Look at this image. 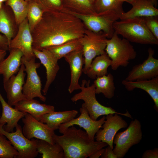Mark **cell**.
Instances as JSON below:
<instances>
[{
    "label": "cell",
    "instance_id": "4316f807",
    "mask_svg": "<svg viewBox=\"0 0 158 158\" xmlns=\"http://www.w3.org/2000/svg\"><path fill=\"white\" fill-rule=\"evenodd\" d=\"M114 80V76L111 73L95 79L93 83L96 94L102 93L106 98H112L114 96L115 90Z\"/></svg>",
    "mask_w": 158,
    "mask_h": 158
},
{
    "label": "cell",
    "instance_id": "277c9868",
    "mask_svg": "<svg viewBox=\"0 0 158 158\" xmlns=\"http://www.w3.org/2000/svg\"><path fill=\"white\" fill-rule=\"evenodd\" d=\"M90 80H83L82 82L81 91L74 95L71 98V101L75 102L79 100L83 101V103L87 109L90 118L96 120L100 116L110 114H117L132 118L131 116L126 110V112L122 113L117 112L111 107L104 106L100 104L96 97L95 87L93 83L90 85Z\"/></svg>",
    "mask_w": 158,
    "mask_h": 158
},
{
    "label": "cell",
    "instance_id": "60d3db41",
    "mask_svg": "<svg viewBox=\"0 0 158 158\" xmlns=\"http://www.w3.org/2000/svg\"><path fill=\"white\" fill-rule=\"evenodd\" d=\"M6 51L3 50H0V62L4 59L6 54Z\"/></svg>",
    "mask_w": 158,
    "mask_h": 158
},
{
    "label": "cell",
    "instance_id": "7c38bea8",
    "mask_svg": "<svg viewBox=\"0 0 158 158\" xmlns=\"http://www.w3.org/2000/svg\"><path fill=\"white\" fill-rule=\"evenodd\" d=\"M117 114H110L105 116L101 128L96 134V141L107 143L112 149L114 137L117 132L128 126L127 122Z\"/></svg>",
    "mask_w": 158,
    "mask_h": 158
},
{
    "label": "cell",
    "instance_id": "7a4b0ae2",
    "mask_svg": "<svg viewBox=\"0 0 158 158\" xmlns=\"http://www.w3.org/2000/svg\"><path fill=\"white\" fill-rule=\"evenodd\" d=\"M61 135L55 134L53 139L55 143L62 147L64 158H86L97 150L107 146V143L91 140L86 131L74 126L68 128Z\"/></svg>",
    "mask_w": 158,
    "mask_h": 158
},
{
    "label": "cell",
    "instance_id": "f1b7e54d",
    "mask_svg": "<svg viewBox=\"0 0 158 158\" xmlns=\"http://www.w3.org/2000/svg\"><path fill=\"white\" fill-rule=\"evenodd\" d=\"M37 148L38 152L42 154V158H64L62 147L56 143L53 145L44 140L38 139Z\"/></svg>",
    "mask_w": 158,
    "mask_h": 158
},
{
    "label": "cell",
    "instance_id": "1f68e13d",
    "mask_svg": "<svg viewBox=\"0 0 158 158\" xmlns=\"http://www.w3.org/2000/svg\"><path fill=\"white\" fill-rule=\"evenodd\" d=\"M5 4L12 9L18 25L27 18L28 2L25 0H7Z\"/></svg>",
    "mask_w": 158,
    "mask_h": 158
},
{
    "label": "cell",
    "instance_id": "8fae6325",
    "mask_svg": "<svg viewBox=\"0 0 158 158\" xmlns=\"http://www.w3.org/2000/svg\"><path fill=\"white\" fill-rule=\"evenodd\" d=\"M24 124L22 128L24 135L28 139L35 138L44 140L54 145L53 136L54 131L46 124L39 121L30 114L27 113L22 118Z\"/></svg>",
    "mask_w": 158,
    "mask_h": 158
},
{
    "label": "cell",
    "instance_id": "c3c4849f",
    "mask_svg": "<svg viewBox=\"0 0 158 158\" xmlns=\"http://www.w3.org/2000/svg\"><path fill=\"white\" fill-rule=\"evenodd\" d=\"M1 115L0 114V117H1Z\"/></svg>",
    "mask_w": 158,
    "mask_h": 158
},
{
    "label": "cell",
    "instance_id": "b9f144b4",
    "mask_svg": "<svg viewBox=\"0 0 158 158\" xmlns=\"http://www.w3.org/2000/svg\"><path fill=\"white\" fill-rule=\"evenodd\" d=\"M123 2L125 1L131 4L132 5L134 4L136 0H121Z\"/></svg>",
    "mask_w": 158,
    "mask_h": 158
},
{
    "label": "cell",
    "instance_id": "83f0119b",
    "mask_svg": "<svg viewBox=\"0 0 158 158\" xmlns=\"http://www.w3.org/2000/svg\"><path fill=\"white\" fill-rule=\"evenodd\" d=\"M63 10L84 15H94L93 4L88 0H61Z\"/></svg>",
    "mask_w": 158,
    "mask_h": 158
},
{
    "label": "cell",
    "instance_id": "603a6c76",
    "mask_svg": "<svg viewBox=\"0 0 158 158\" xmlns=\"http://www.w3.org/2000/svg\"><path fill=\"white\" fill-rule=\"evenodd\" d=\"M132 8L121 16L120 20L158 16V9L151 0H136Z\"/></svg>",
    "mask_w": 158,
    "mask_h": 158
},
{
    "label": "cell",
    "instance_id": "d6986e66",
    "mask_svg": "<svg viewBox=\"0 0 158 158\" xmlns=\"http://www.w3.org/2000/svg\"><path fill=\"white\" fill-rule=\"evenodd\" d=\"M0 102L2 107L0 124L4 125L3 128L6 131L13 132L19 121L27 113L19 111L8 104L3 97L0 91Z\"/></svg>",
    "mask_w": 158,
    "mask_h": 158
},
{
    "label": "cell",
    "instance_id": "30bf717a",
    "mask_svg": "<svg viewBox=\"0 0 158 158\" xmlns=\"http://www.w3.org/2000/svg\"><path fill=\"white\" fill-rule=\"evenodd\" d=\"M35 58L30 61L26 60L23 56L21 58V62L25 66V71L27 75L22 92L26 99H32L37 97L41 101L45 102L46 98L42 94V84L37 71L40 67L41 63L36 62Z\"/></svg>",
    "mask_w": 158,
    "mask_h": 158
},
{
    "label": "cell",
    "instance_id": "f6af8a7d",
    "mask_svg": "<svg viewBox=\"0 0 158 158\" xmlns=\"http://www.w3.org/2000/svg\"><path fill=\"white\" fill-rule=\"evenodd\" d=\"M7 0H0V2L3 3V2H5Z\"/></svg>",
    "mask_w": 158,
    "mask_h": 158
},
{
    "label": "cell",
    "instance_id": "d6a6232c",
    "mask_svg": "<svg viewBox=\"0 0 158 158\" xmlns=\"http://www.w3.org/2000/svg\"><path fill=\"white\" fill-rule=\"evenodd\" d=\"M28 2L27 18L31 32L35 25L40 20L44 12L32 0H30Z\"/></svg>",
    "mask_w": 158,
    "mask_h": 158
},
{
    "label": "cell",
    "instance_id": "bcb514c9",
    "mask_svg": "<svg viewBox=\"0 0 158 158\" xmlns=\"http://www.w3.org/2000/svg\"><path fill=\"white\" fill-rule=\"evenodd\" d=\"M3 4V3H1L0 2V9H1V8L2 7Z\"/></svg>",
    "mask_w": 158,
    "mask_h": 158
},
{
    "label": "cell",
    "instance_id": "4fadbf2b",
    "mask_svg": "<svg viewBox=\"0 0 158 158\" xmlns=\"http://www.w3.org/2000/svg\"><path fill=\"white\" fill-rule=\"evenodd\" d=\"M148 57L142 63L135 65L124 79L128 81L149 80L158 76V59L154 57V50H148Z\"/></svg>",
    "mask_w": 158,
    "mask_h": 158
},
{
    "label": "cell",
    "instance_id": "d4e9b609",
    "mask_svg": "<svg viewBox=\"0 0 158 158\" xmlns=\"http://www.w3.org/2000/svg\"><path fill=\"white\" fill-rule=\"evenodd\" d=\"M78 113V111L76 110L58 112L54 111L43 115L40 121L54 131L58 129L61 125L67 123L74 118Z\"/></svg>",
    "mask_w": 158,
    "mask_h": 158
},
{
    "label": "cell",
    "instance_id": "2e32d148",
    "mask_svg": "<svg viewBox=\"0 0 158 158\" xmlns=\"http://www.w3.org/2000/svg\"><path fill=\"white\" fill-rule=\"evenodd\" d=\"M25 68L24 65L22 63L17 74L13 75L3 83L7 102L11 106H14L19 102L26 99L22 92L26 74L25 72Z\"/></svg>",
    "mask_w": 158,
    "mask_h": 158
},
{
    "label": "cell",
    "instance_id": "44dd1931",
    "mask_svg": "<svg viewBox=\"0 0 158 158\" xmlns=\"http://www.w3.org/2000/svg\"><path fill=\"white\" fill-rule=\"evenodd\" d=\"M18 28L12 9L3 4L0 9V33L6 37L8 45L17 33Z\"/></svg>",
    "mask_w": 158,
    "mask_h": 158
},
{
    "label": "cell",
    "instance_id": "484cf974",
    "mask_svg": "<svg viewBox=\"0 0 158 158\" xmlns=\"http://www.w3.org/2000/svg\"><path fill=\"white\" fill-rule=\"evenodd\" d=\"M111 61L107 53L96 56L92 61L86 75L95 80L108 74V68L111 66Z\"/></svg>",
    "mask_w": 158,
    "mask_h": 158
},
{
    "label": "cell",
    "instance_id": "ba28073f",
    "mask_svg": "<svg viewBox=\"0 0 158 158\" xmlns=\"http://www.w3.org/2000/svg\"><path fill=\"white\" fill-rule=\"evenodd\" d=\"M142 137L141 125L137 119L132 120L126 129L116 133L113 139V149L117 158H123L133 146L138 144Z\"/></svg>",
    "mask_w": 158,
    "mask_h": 158
},
{
    "label": "cell",
    "instance_id": "8d00e7d4",
    "mask_svg": "<svg viewBox=\"0 0 158 158\" xmlns=\"http://www.w3.org/2000/svg\"><path fill=\"white\" fill-rule=\"evenodd\" d=\"M142 158H158V148L155 147L153 149L147 150L143 153Z\"/></svg>",
    "mask_w": 158,
    "mask_h": 158
},
{
    "label": "cell",
    "instance_id": "7402d4cb",
    "mask_svg": "<svg viewBox=\"0 0 158 158\" xmlns=\"http://www.w3.org/2000/svg\"><path fill=\"white\" fill-rule=\"evenodd\" d=\"M122 83L128 91L139 88L146 92L154 102V109L156 111H158V76L149 80L134 81L124 80Z\"/></svg>",
    "mask_w": 158,
    "mask_h": 158
},
{
    "label": "cell",
    "instance_id": "52a82bcc",
    "mask_svg": "<svg viewBox=\"0 0 158 158\" xmlns=\"http://www.w3.org/2000/svg\"><path fill=\"white\" fill-rule=\"evenodd\" d=\"M108 38L102 32L96 33L86 28L84 35L79 39L83 47L85 59L83 72L86 74L92 60L97 56L106 53Z\"/></svg>",
    "mask_w": 158,
    "mask_h": 158
},
{
    "label": "cell",
    "instance_id": "9a60e30c",
    "mask_svg": "<svg viewBox=\"0 0 158 158\" xmlns=\"http://www.w3.org/2000/svg\"><path fill=\"white\" fill-rule=\"evenodd\" d=\"M80 114L78 117L61 125L58 128L59 132L62 134L68 128L74 125H77L84 129L90 139L94 141L95 135L101 128L105 121V116H103L99 120H93L89 116L87 109L83 104L80 109Z\"/></svg>",
    "mask_w": 158,
    "mask_h": 158
},
{
    "label": "cell",
    "instance_id": "836d02e7",
    "mask_svg": "<svg viewBox=\"0 0 158 158\" xmlns=\"http://www.w3.org/2000/svg\"><path fill=\"white\" fill-rule=\"evenodd\" d=\"M18 154L10 141L0 133V158H17Z\"/></svg>",
    "mask_w": 158,
    "mask_h": 158
},
{
    "label": "cell",
    "instance_id": "cb8c5ba5",
    "mask_svg": "<svg viewBox=\"0 0 158 158\" xmlns=\"http://www.w3.org/2000/svg\"><path fill=\"white\" fill-rule=\"evenodd\" d=\"M14 106L17 110L28 113L39 121L43 115L55 110L54 106L40 104L39 101L34 99H25Z\"/></svg>",
    "mask_w": 158,
    "mask_h": 158
},
{
    "label": "cell",
    "instance_id": "6da1fadb",
    "mask_svg": "<svg viewBox=\"0 0 158 158\" xmlns=\"http://www.w3.org/2000/svg\"><path fill=\"white\" fill-rule=\"evenodd\" d=\"M85 29L79 18L66 11L44 12L31 32L32 49L41 51L79 39Z\"/></svg>",
    "mask_w": 158,
    "mask_h": 158
},
{
    "label": "cell",
    "instance_id": "8992f818",
    "mask_svg": "<svg viewBox=\"0 0 158 158\" xmlns=\"http://www.w3.org/2000/svg\"><path fill=\"white\" fill-rule=\"evenodd\" d=\"M62 11L70 13L78 18L82 22L86 28L96 33L103 32L108 39H110L113 36L114 32L113 23L120 20L121 15L112 11L89 15L79 14L65 10Z\"/></svg>",
    "mask_w": 158,
    "mask_h": 158
},
{
    "label": "cell",
    "instance_id": "5b68a950",
    "mask_svg": "<svg viewBox=\"0 0 158 158\" xmlns=\"http://www.w3.org/2000/svg\"><path fill=\"white\" fill-rule=\"evenodd\" d=\"M115 32L107 42L105 51L111 59V67L117 70L120 66L126 67L129 61L135 59L137 53L133 46L126 39H121Z\"/></svg>",
    "mask_w": 158,
    "mask_h": 158
},
{
    "label": "cell",
    "instance_id": "d590c367",
    "mask_svg": "<svg viewBox=\"0 0 158 158\" xmlns=\"http://www.w3.org/2000/svg\"><path fill=\"white\" fill-rule=\"evenodd\" d=\"M144 18L147 28L155 38L158 40V16Z\"/></svg>",
    "mask_w": 158,
    "mask_h": 158
},
{
    "label": "cell",
    "instance_id": "7dc6e473",
    "mask_svg": "<svg viewBox=\"0 0 158 158\" xmlns=\"http://www.w3.org/2000/svg\"><path fill=\"white\" fill-rule=\"evenodd\" d=\"M25 0V1L28 2V1H30V0Z\"/></svg>",
    "mask_w": 158,
    "mask_h": 158
},
{
    "label": "cell",
    "instance_id": "e0dca14e",
    "mask_svg": "<svg viewBox=\"0 0 158 158\" xmlns=\"http://www.w3.org/2000/svg\"><path fill=\"white\" fill-rule=\"evenodd\" d=\"M64 57L70 68L71 80L68 90L71 94L75 90L80 89L79 80L85 63L83 48L71 52Z\"/></svg>",
    "mask_w": 158,
    "mask_h": 158
},
{
    "label": "cell",
    "instance_id": "9c48e42d",
    "mask_svg": "<svg viewBox=\"0 0 158 158\" xmlns=\"http://www.w3.org/2000/svg\"><path fill=\"white\" fill-rule=\"evenodd\" d=\"M3 125L0 124V133L4 135L10 141L11 144L18 151L17 158H35L39 153L37 148L38 139L29 140L23 135L22 128L18 124L14 132H8L5 131Z\"/></svg>",
    "mask_w": 158,
    "mask_h": 158
},
{
    "label": "cell",
    "instance_id": "ffe728a7",
    "mask_svg": "<svg viewBox=\"0 0 158 158\" xmlns=\"http://www.w3.org/2000/svg\"><path fill=\"white\" fill-rule=\"evenodd\" d=\"M8 56L0 62V75L3 78V83L7 80L18 71L22 64L21 59L23 56L22 52L17 48L9 50Z\"/></svg>",
    "mask_w": 158,
    "mask_h": 158
},
{
    "label": "cell",
    "instance_id": "3957f363",
    "mask_svg": "<svg viewBox=\"0 0 158 158\" xmlns=\"http://www.w3.org/2000/svg\"><path fill=\"white\" fill-rule=\"evenodd\" d=\"M114 32L130 42L158 45L157 39L147 28L144 17H136L115 21L113 24Z\"/></svg>",
    "mask_w": 158,
    "mask_h": 158
},
{
    "label": "cell",
    "instance_id": "7bdbcfd3",
    "mask_svg": "<svg viewBox=\"0 0 158 158\" xmlns=\"http://www.w3.org/2000/svg\"><path fill=\"white\" fill-rule=\"evenodd\" d=\"M151 1L154 4L155 7H156L157 5V0H151Z\"/></svg>",
    "mask_w": 158,
    "mask_h": 158
},
{
    "label": "cell",
    "instance_id": "f546056e",
    "mask_svg": "<svg viewBox=\"0 0 158 158\" xmlns=\"http://www.w3.org/2000/svg\"><path fill=\"white\" fill-rule=\"evenodd\" d=\"M82 48V46L79 39H76L45 49L49 51L55 58L59 60L70 53Z\"/></svg>",
    "mask_w": 158,
    "mask_h": 158
},
{
    "label": "cell",
    "instance_id": "e575fe53",
    "mask_svg": "<svg viewBox=\"0 0 158 158\" xmlns=\"http://www.w3.org/2000/svg\"><path fill=\"white\" fill-rule=\"evenodd\" d=\"M44 12L61 11L63 8L61 0H32Z\"/></svg>",
    "mask_w": 158,
    "mask_h": 158
},
{
    "label": "cell",
    "instance_id": "4dcf8cb0",
    "mask_svg": "<svg viewBox=\"0 0 158 158\" xmlns=\"http://www.w3.org/2000/svg\"><path fill=\"white\" fill-rule=\"evenodd\" d=\"M123 3L121 0H95L93 6L95 12L97 13L112 11L121 15L124 12Z\"/></svg>",
    "mask_w": 158,
    "mask_h": 158
},
{
    "label": "cell",
    "instance_id": "5bb4252c",
    "mask_svg": "<svg viewBox=\"0 0 158 158\" xmlns=\"http://www.w3.org/2000/svg\"><path fill=\"white\" fill-rule=\"evenodd\" d=\"M32 42L33 38L26 18L19 25L17 33L9 44V49H19L25 58L30 61L36 58L33 51Z\"/></svg>",
    "mask_w": 158,
    "mask_h": 158
},
{
    "label": "cell",
    "instance_id": "f35d334b",
    "mask_svg": "<svg viewBox=\"0 0 158 158\" xmlns=\"http://www.w3.org/2000/svg\"><path fill=\"white\" fill-rule=\"evenodd\" d=\"M0 50H9L8 40L4 35L0 34Z\"/></svg>",
    "mask_w": 158,
    "mask_h": 158
},
{
    "label": "cell",
    "instance_id": "ab89813d",
    "mask_svg": "<svg viewBox=\"0 0 158 158\" xmlns=\"http://www.w3.org/2000/svg\"><path fill=\"white\" fill-rule=\"evenodd\" d=\"M104 149L102 148L97 150L89 157L90 158H99L100 157H101L102 154Z\"/></svg>",
    "mask_w": 158,
    "mask_h": 158
},
{
    "label": "cell",
    "instance_id": "ac0fdd59",
    "mask_svg": "<svg viewBox=\"0 0 158 158\" xmlns=\"http://www.w3.org/2000/svg\"><path fill=\"white\" fill-rule=\"evenodd\" d=\"M33 53L45 67L46 70V81L42 91L44 95H46L49 88L55 80L60 69L58 60L46 49L39 51L33 49Z\"/></svg>",
    "mask_w": 158,
    "mask_h": 158
},
{
    "label": "cell",
    "instance_id": "ee69618b",
    "mask_svg": "<svg viewBox=\"0 0 158 158\" xmlns=\"http://www.w3.org/2000/svg\"><path fill=\"white\" fill-rule=\"evenodd\" d=\"M92 4H93V3L94 2V1H95V0H88Z\"/></svg>",
    "mask_w": 158,
    "mask_h": 158
},
{
    "label": "cell",
    "instance_id": "74e56055",
    "mask_svg": "<svg viewBox=\"0 0 158 158\" xmlns=\"http://www.w3.org/2000/svg\"><path fill=\"white\" fill-rule=\"evenodd\" d=\"M101 158H117L114 152L113 149L109 145L104 149V152L101 156Z\"/></svg>",
    "mask_w": 158,
    "mask_h": 158
}]
</instances>
